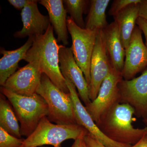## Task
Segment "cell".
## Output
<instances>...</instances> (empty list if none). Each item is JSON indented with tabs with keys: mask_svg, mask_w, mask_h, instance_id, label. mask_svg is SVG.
Returning <instances> with one entry per match:
<instances>
[{
	"mask_svg": "<svg viewBox=\"0 0 147 147\" xmlns=\"http://www.w3.org/2000/svg\"><path fill=\"white\" fill-rule=\"evenodd\" d=\"M59 55L60 68L63 76L74 85L80 99L85 106L88 105L91 102L89 97V86L83 71L74 59L71 47L60 45Z\"/></svg>",
	"mask_w": 147,
	"mask_h": 147,
	"instance_id": "cell-12",
	"label": "cell"
},
{
	"mask_svg": "<svg viewBox=\"0 0 147 147\" xmlns=\"http://www.w3.org/2000/svg\"><path fill=\"white\" fill-rule=\"evenodd\" d=\"M39 3L46 9L49 14L50 24L57 36L58 42L63 45L69 44L67 16L62 0H41Z\"/></svg>",
	"mask_w": 147,
	"mask_h": 147,
	"instance_id": "cell-15",
	"label": "cell"
},
{
	"mask_svg": "<svg viewBox=\"0 0 147 147\" xmlns=\"http://www.w3.org/2000/svg\"><path fill=\"white\" fill-rule=\"evenodd\" d=\"M0 90L12 105L20 123L21 136L28 137L41 120L48 116L47 102L37 93L26 96L16 94L3 86Z\"/></svg>",
	"mask_w": 147,
	"mask_h": 147,
	"instance_id": "cell-3",
	"label": "cell"
},
{
	"mask_svg": "<svg viewBox=\"0 0 147 147\" xmlns=\"http://www.w3.org/2000/svg\"><path fill=\"white\" fill-rule=\"evenodd\" d=\"M34 36L28 37L24 45L16 50H6L1 47L0 53L3 56L0 60V85L4 86L7 79L16 71L18 63L24 60L33 42Z\"/></svg>",
	"mask_w": 147,
	"mask_h": 147,
	"instance_id": "cell-17",
	"label": "cell"
},
{
	"mask_svg": "<svg viewBox=\"0 0 147 147\" xmlns=\"http://www.w3.org/2000/svg\"><path fill=\"white\" fill-rule=\"evenodd\" d=\"M130 147H147V134L142 137L136 144Z\"/></svg>",
	"mask_w": 147,
	"mask_h": 147,
	"instance_id": "cell-29",
	"label": "cell"
},
{
	"mask_svg": "<svg viewBox=\"0 0 147 147\" xmlns=\"http://www.w3.org/2000/svg\"><path fill=\"white\" fill-rule=\"evenodd\" d=\"M142 0H115L109 11L110 16H115L120 11L133 4L141 3Z\"/></svg>",
	"mask_w": 147,
	"mask_h": 147,
	"instance_id": "cell-23",
	"label": "cell"
},
{
	"mask_svg": "<svg viewBox=\"0 0 147 147\" xmlns=\"http://www.w3.org/2000/svg\"><path fill=\"white\" fill-rule=\"evenodd\" d=\"M121 103L130 105L137 117H147V68L140 76L119 84Z\"/></svg>",
	"mask_w": 147,
	"mask_h": 147,
	"instance_id": "cell-8",
	"label": "cell"
},
{
	"mask_svg": "<svg viewBox=\"0 0 147 147\" xmlns=\"http://www.w3.org/2000/svg\"><path fill=\"white\" fill-rule=\"evenodd\" d=\"M1 93L0 98V127L14 137L21 139L20 125L9 100Z\"/></svg>",
	"mask_w": 147,
	"mask_h": 147,
	"instance_id": "cell-20",
	"label": "cell"
},
{
	"mask_svg": "<svg viewBox=\"0 0 147 147\" xmlns=\"http://www.w3.org/2000/svg\"><path fill=\"white\" fill-rule=\"evenodd\" d=\"M60 45L54 35V29L50 25L44 34L34 36L31 47L26 54L24 61L34 62L53 84L66 93H69L59 64V52Z\"/></svg>",
	"mask_w": 147,
	"mask_h": 147,
	"instance_id": "cell-1",
	"label": "cell"
},
{
	"mask_svg": "<svg viewBox=\"0 0 147 147\" xmlns=\"http://www.w3.org/2000/svg\"><path fill=\"white\" fill-rule=\"evenodd\" d=\"M88 133L78 124L61 125L52 123L47 117L42 118L34 131L24 139L21 147H38L51 145L61 147L63 142L76 140Z\"/></svg>",
	"mask_w": 147,
	"mask_h": 147,
	"instance_id": "cell-4",
	"label": "cell"
},
{
	"mask_svg": "<svg viewBox=\"0 0 147 147\" xmlns=\"http://www.w3.org/2000/svg\"><path fill=\"white\" fill-rule=\"evenodd\" d=\"M122 79L121 72L117 71L112 66L108 76L102 82L97 97L85 106L96 123L102 114L121 102L119 84Z\"/></svg>",
	"mask_w": 147,
	"mask_h": 147,
	"instance_id": "cell-7",
	"label": "cell"
},
{
	"mask_svg": "<svg viewBox=\"0 0 147 147\" xmlns=\"http://www.w3.org/2000/svg\"><path fill=\"white\" fill-rule=\"evenodd\" d=\"M84 136L80 137L74 140L71 147H88L84 139Z\"/></svg>",
	"mask_w": 147,
	"mask_h": 147,
	"instance_id": "cell-28",
	"label": "cell"
},
{
	"mask_svg": "<svg viewBox=\"0 0 147 147\" xmlns=\"http://www.w3.org/2000/svg\"><path fill=\"white\" fill-rule=\"evenodd\" d=\"M110 0H91L86 22L85 29L98 32L108 26L106 10Z\"/></svg>",
	"mask_w": 147,
	"mask_h": 147,
	"instance_id": "cell-19",
	"label": "cell"
},
{
	"mask_svg": "<svg viewBox=\"0 0 147 147\" xmlns=\"http://www.w3.org/2000/svg\"><path fill=\"white\" fill-rule=\"evenodd\" d=\"M63 2L67 11L70 14V17L75 24L82 28H85L86 23L84 22L83 15L90 1L64 0Z\"/></svg>",
	"mask_w": 147,
	"mask_h": 147,
	"instance_id": "cell-21",
	"label": "cell"
},
{
	"mask_svg": "<svg viewBox=\"0 0 147 147\" xmlns=\"http://www.w3.org/2000/svg\"><path fill=\"white\" fill-rule=\"evenodd\" d=\"M109 59L104 32L100 30L98 32L91 61L89 97L91 101L97 97L102 82L112 68Z\"/></svg>",
	"mask_w": 147,
	"mask_h": 147,
	"instance_id": "cell-9",
	"label": "cell"
},
{
	"mask_svg": "<svg viewBox=\"0 0 147 147\" xmlns=\"http://www.w3.org/2000/svg\"><path fill=\"white\" fill-rule=\"evenodd\" d=\"M42 74L35 62L29 63L11 76L3 86L17 94L33 95L40 86Z\"/></svg>",
	"mask_w": 147,
	"mask_h": 147,
	"instance_id": "cell-10",
	"label": "cell"
},
{
	"mask_svg": "<svg viewBox=\"0 0 147 147\" xmlns=\"http://www.w3.org/2000/svg\"><path fill=\"white\" fill-rule=\"evenodd\" d=\"M103 31L106 49L112 66L117 71L121 72L124 64L125 50L122 42L118 24L114 21Z\"/></svg>",
	"mask_w": 147,
	"mask_h": 147,
	"instance_id": "cell-16",
	"label": "cell"
},
{
	"mask_svg": "<svg viewBox=\"0 0 147 147\" xmlns=\"http://www.w3.org/2000/svg\"><path fill=\"white\" fill-rule=\"evenodd\" d=\"M139 17L144 18L147 21V0H142L140 4Z\"/></svg>",
	"mask_w": 147,
	"mask_h": 147,
	"instance_id": "cell-27",
	"label": "cell"
},
{
	"mask_svg": "<svg viewBox=\"0 0 147 147\" xmlns=\"http://www.w3.org/2000/svg\"><path fill=\"white\" fill-rule=\"evenodd\" d=\"M67 23L72 39L71 48L74 59L83 71L89 86L91 61L98 32L80 28L69 16H67Z\"/></svg>",
	"mask_w": 147,
	"mask_h": 147,
	"instance_id": "cell-6",
	"label": "cell"
},
{
	"mask_svg": "<svg viewBox=\"0 0 147 147\" xmlns=\"http://www.w3.org/2000/svg\"><path fill=\"white\" fill-rule=\"evenodd\" d=\"M44 147V146H42V147Z\"/></svg>",
	"mask_w": 147,
	"mask_h": 147,
	"instance_id": "cell-31",
	"label": "cell"
},
{
	"mask_svg": "<svg viewBox=\"0 0 147 147\" xmlns=\"http://www.w3.org/2000/svg\"><path fill=\"white\" fill-rule=\"evenodd\" d=\"M32 1V0H8V1L14 8L22 10Z\"/></svg>",
	"mask_w": 147,
	"mask_h": 147,
	"instance_id": "cell-25",
	"label": "cell"
},
{
	"mask_svg": "<svg viewBox=\"0 0 147 147\" xmlns=\"http://www.w3.org/2000/svg\"><path fill=\"white\" fill-rule=\"evenodd\" d=\"M74 105L77 124L84 127L89 134L106 147H130L131 145L124 144L114 142L102 133L91 116L82 104L76 87L69 79H65Z\"/></svg>",
	"mask_w": 147,
	"mask_h": 147,
	"instance_id": "cell-13",
	"label": "cell"
},
{
	"mask_svg": "<svg viewBox=\"0 0 147 147\" xmlns=\"http://www.w3.org/2000/svg\"><path fill=\"white\" fill-rule=\"evenodd\" d=\"M39 1L32 0L21 11L23 27L13 34L16 38L36 36L44 34L51 25L49 16H44L40 12L38 7Z\"/></svg>",
	"mask_w": 147,
	"mask_h": 147,
	"instance_id": "cell-14",
	"label": "cell"
},
{
	"mask_svg": "<svg viewBox=\"0 0 147 147\" xmlns=\"http://www.w3.org/2000/svg\"><path fill=\"white\" fill-rule=\"evenodd\" d=\"M36 93L47 102L49 111L47 117L50 121L57 124H77L70 93L61 90L45 74H42Z\"/></svg>",
	"mask_w": 147,
	"mask_h": 147,
	"instance_id": "cell-5",
	"label": "cell"
},
{
	"mask_svg": "<svg viewBox=\"0 0 147 147\" xmlns=\"http://www.w3.org/2000/svg\"><path fill=\"white\" fill-rule=\"evenodd\" d=\"M143 121L144 122V124L146 125V127H147V117L146 118L143 119Z\"/></svg>",
	"mask_w": 147,
	"mask_h": 147,
	"instance_id": "cell-30",
	"label": "cell"
},
{
	"mask_svg": "<svg viewBox=\"0 0 147 147\" xmlns=\"http://www.w3.org/2000/svg\"><path fill=\"white\" fill-rule=\"evenodd\" d=\"M24 140L12 136L0 127V147H21Z\"/></svg>",
	"mask_w": 147,
	"mask_h": 147,
	"instance_id": "cell-22",
	"label": "cell"
},
{
	"mask_svg": "<svg viewBox=\"0 0 147 147\" xmlns=\"http://www.w3.org/2000/svg\"><path fill=\"white\" fill-rule=\"evenodd\" d=\"M142 33L137 25L125 50V60L121 72L124 80L133 79L137 74L147 67V47L143 41Z\"/></svg>",
	"mask_w": 147,
	"mask_h": 147,
	"instance_id": "cell-11",
	"label": "cell"
},
{
	"mask_svg": "<svg viewBox=\"0 0 147 147\" xmlns=\"http://www.w3.org/2000/svg\"><path fill=\"white\" fill-rule=\"evenodd\" d=\"M135 111L127 103H117L102 114L96 123L102 133L114 142L132 146L147 134V127L132 124Z\"/></svg>",
	"mask_w": 147,
	"mask_h": 147,
	"instance_id": "cell-2",
	"label": "cell"
},
{
	"mask_svg": "<svg viewBox=\"0 0 147 147\" xmlns=\"http://www.w3.org/2000/svg\"><path fill=\"white\" fill-rule=\"evenodd\" d=\"M84 139L88 147H106L89 133L84 136Z\"/></svg>",
	"mask_w": 147,
	"mask_h": 147,
	"instance_id": "cell-24",
	"label": "cell"
},
{
	"mask_svg": "<svg viewBox=\"0 0 147 147\" xmlns=\"http://www.w3.org/2000/svg\"><path fill=\"white\" fill-rule=\"evenodd\" d=\"M136 24L144 35L146 39L145 44L147 47V21L144 18L139 17L137 18Z\"/></svg>",
	"mask_w": 147,
	"mask_h": 147,
	"instance_id": "cell-26",
	"label": "cell"
},
{
	"mask_svg": "<svg viewBox=\"0 0 147 147\" xmlns=\"http://www.w3.org/2000/svg\"><path fill=\"white\" fill-rule=\"evenodd\" d=\"M140 4H133L124 9L114 16L118 26L124 47L126 50L129 45L131 35L139 17Z\"/></svg>",
	"mask_w": 147,
	"mask_h": 147,
	"instance_id": "cell-18",
	"label": "cell"
}]
</instances>
